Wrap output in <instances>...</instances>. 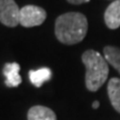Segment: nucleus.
<instances>
[{
  "mask_svg": "<svg viewBox=\"0 0 120 120\" xmlns=\"http://www.w3.org/2000/svg\"><path fill=\"white\" fill-rule=\"evenodd\" d=\"M88 31V20L80 12H67L57 18L55 34L64 45H75L82 41Z\"/></svg>",
  "mask_w": 120,
  "mask_h": 120,
  "instance_id": "1",
  "label": "nucleus"
},
{
  "mask_svg": "<svg viewBox=\"0 0 120 120\" xmlns=\"http://www.w3.org/2000/svg\"><path fill=\"white\" fill-rule=\"evenodd\" d=\"M82 64L86 67V87L89 91L97 90L106 82L109 75V66L105 59L96 50H87L82 53Z\"/></svg>",
  "mask_w": 120,
  "mask_h": 120,
  "instance_id": "2",
  "label": "nucleus"
},
{
  "mask_svg": "<svg viewBox=\"0 0 120 120\" xmlns=\"http://www.w3.org/2000/svg\"><path fill=\"white\" fill-rule=\"evenodd\" d=\"M47 18L46 10L38 6L28 4L20 9L19 12V23L26 28L37 27L42 25Z\"/></svg>",
  "mask_w": 120,
  "mask_h": 120,
  "instance_id": "3",
  "label": "nucleus"
},
{
  "mask_svg": "<svg viewBox=\"0 0 120 120\" xmlns=\"http://www.w3.org/2000/svg\"><path fill=\"white\" fill-rule=\"evenodd\" d=\"M20 9L15 0H0V22L7 27L19 25Z\"/></svg>",
  "mask_w": 120,
  "mask_h": 120,
  "instance_id": "4",
  "label": "nucleus"
},
{
  "mask_svg": "<svg viewBox=\"0 0 120 120\" xmlns=\"http://www.w3.org/2000/svg\"><path fill=\"white\" fill-rule=\"evenodd\" d=\"M106 26L111 30L120 27V0H113L105 11Z\"/></svg>",
  "mask_w": 120,
  "mask_h": 120,
  "instance_id": "5",
  "label": "nucleus"
},
{
  "mask_svg": "<svg viewBox=\"0 0 120 120\" xmlns=\"http://www.w3.org/2000/svg\"><path fill=\"white\" fill-rule=\"evenodd\" d=\"M4 75L6 77L4 83L7 87H18L21 83L22 79L19 75L20 66L17 62H9L4 66Z\"/></svg>",
  "mask_w": 120,
  "mask_h": 120,
  "instance_id": "6",
  "label": "nucleus"
},
{
  "mask_svg": "<svg viewBox=\"0 0 120 120\" xmlns=\"http://www.w3.org/2000/svg\"><path fill=\"white\" fill-rule=\"evenodd\" d=\"M28 120H57V117L50 108L34 106L28 111Z\"/></svg>",
  "mask_w": 120,
  "mask_h": 120,
  "instance_id": "7",
  "label": "nucleus"
},
{
  "mask_svg": "<svg viewBox=\"0 0 120 120\" xmlns=\"http://www.w3.org/2000/svg\"><path fill=\"white\" fill-rule=\"evenodd\" d=\"M109 100L111 102L115 110L120 113V79L119 78H111L107 86Z\"/></svg>",
  "mask_w": 120,
  "mask_h": 120,
  "instance_id": "8",
  "label": "nucleus"
},
{
  "mask_svg": "<svg viewBox=\"0 0 120 120\" xmlns=\"http://www.w3.org/2000/svg\"><path fill=\"white\" fill-rule=\"evenodd\" d=\"M52 76L51 70L47 67L39 68L36 70H30L29 71V80L34 87H41L46 81L50 80Z\"/></svg>",
  "mask_w": 120,
  "mask_h": 120,
  "instance_id": "9",
  "label": "nucleus"
},
{
  "mask_svg": "<svg viewBox=\"0 0 120 120\" xmlns=\"http://www.w3.org/2000/svg\"><path fill=\"white\" fill-rule=\"evenodd\" d=\"M103 57L107 62L112 66L120 75V48L115 46H107L103 48Z\"/></svg>",
  "mask_w": 120,
  "mask_h": 120,
  "instance_id": "10",
  "label": "nucleus"
},
{
  "mask_svg": "<svg viewBox=\"0 0 120 120\" xmlns=\"http://www.w3.org/2000/svg\"><path fill=\"white\" fill-rule=\"evenodd\" d=\"M68 2L72 4H86V2H89L90 0H67Z\"/></svg>",
  "mask_w": 120,
  "mask_h": 120,
  "instance_id": "11",
  "label": "nucleus"
},
{
  "mask_svg": "<svg viewBox=\"0 0 120 120\" xmlns=\"http://www.w3.org/2000/svg\"><path fill=\"white\" fill-rule=\"evenodd\" d=\"M92 108H94V109H98L99 108V101H97V100L94 101V103H92Z\"/></svg>",
  "mask_w": 120,
  "mask_h": 120,
  "instance_id": "12",
  "label": "nucleus"
}]
</instances>
